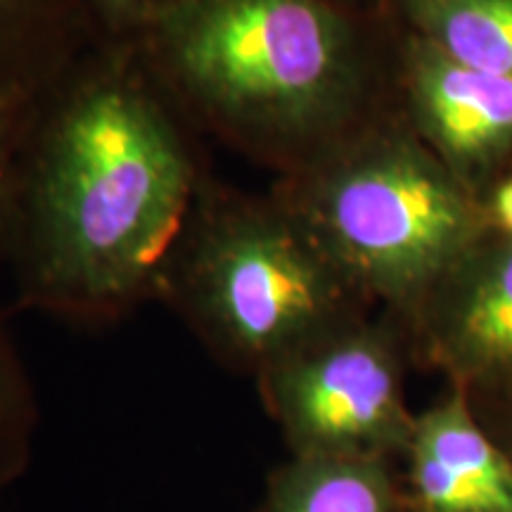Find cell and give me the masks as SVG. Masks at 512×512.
<instances>
[{
    "mask_svg": "<svg viewBox=\"0 0 512 512\" xmlns=\"http://www.w3.org/2000/svg\"><path fill=\"white\" fill-rule=\"evenodd\" d=\"M411 320L422 358L470 401H512V238L479 242Z\"/></svg>",
    "mask_w": 512,
    "mask_h": 512,
    "instance_id": "obj_6",
    "label": "cell"
},
{
    "mask_svg": "<svg viewBox=\"0 0 512 512\" xmlns=\"http://www.w3.org/2000/svg\"><path fill=\"white\" fill-rule=\"evenodd\" d=\"M67 0H0V100L46 86L60 67Z\"/></svg>",
    "mask_w": 512,
    "mask_h": 512,
    "instance_id": "obj_11",
    "label": "cell"
},
{
    "mask_svg": "<svg viewBox=\"0 0 512 512\" xmlns=\"http://www.w3.org/2000/svg\"><path fill=\"white\" fill-rule=\"evenodd\" d=\"M401 10L453 62L512 79V0H401Z\"/></svg>",
    "mask_w": 512,
    "mask_h": 512,
    "instance_id": "obj_10",
    "label": "cell"
},
{
    "mask_svg": "<svg viewBox=\"0 0 512 512\" xmlns=\"http://www.w3.org/2000/svg\"><path fill=\"white\" fill-rule=\"evenodd\" d=\"M392 460L292 456L273 472L264 512H399Z\"/></svg>",
    "mask_w": 512,
    "mask_h": 512,
    "instance_id": "obj_9",
    "label": "cell"
},
{
    "mask_svg": "<svg viewBox=\"0 0 512 512\" xmlns=\"http://www.w3.org/2000/svg\"><path fill=\"white\" fill-rule=\"evenodd\" d=\"M283 204L356 294L408 318L491 226L470 188L403 133L318 159Z\"/></svg>",
    "mask_w": 512,
    "mask_h": 512,
    "instance_id": "obj_3",
    "label": "cell"
},
{
    "mask_svg": "<svg viewBox=\"0 0 512 512\" xmlns=\"http://www.w3.org/2000/svg\"><path fill=\"white\" fill-rule=\"evenodd\" d=\"M403 76L420 136L467 188L510 155V76L463 67L415 34L403 46Z\"/></svg>",
    "mask_w": 512,
    "mask_h": 512,
    "instance_id": "obj_7",
    "label": "cell"
},
{
    "mask_svg": "<svg viewBox=\"0 0 512 512\" xmlns=\"http://www.w3.org/2000/svg\"><path fill=\"white\" fill-rule=\"evenodd\" d=\"M475 411L512 463V401H472Z\"/></svg>",
    "mask_w": 512,
    "mask_h": 512,
    "instance_id": "obj_15",
    "label": "cell"
},
{
    "mask_svg": "<svg viewBox=\"0 0 512 512\" xmlns=\"http://www.w3.org/2000/svg\"><path fill=\"white\" fill-rule=\"evenodd\" d=\"M486 214H489L491 226L501 228L505 238H512V178H508V181L494 190V197H491Z\"/></svg>",
    "mask_w": 512,
    "mask_h": 512,
    "instance_id": "obj_16",
    "label": "cell"
},
{
    "mask_svg": "<svg viewBox=\"0 0 512 512\" xmlns=\"http://www.w3.org/2000/svg\"><path fill=\"white\" fill-rule=\"evenodd\" d=\"M143 34L183 98L259 152L316 143L361 86L358 34L337 0H176Z\"/></svg>",
    "mask_w": 512,
    "mask_h": 512,
    "instance_id": "obj_2",
    "label": "cell"
},
{
    "mask_svg": "<svg viewBox=\"0 0 512 512\" xmlns=\"http://www.w3.org/2000/svg\"><path fill=\"white\" fill-rule=\"evenodd\" d=\"M100 15L121 31H143L176 0H93Z\"/></svg>",
    "mask_w": 512,
    "mask_h": 512,
    "instance_id": "obj_14",
    "label": "cell"
},
{
    "mask_svg": "<svg viewBox=\"0 0 512 512\" xmlns=\"http://www.w3.org/2000/svg\"><path fill=\"white\" fill-rule=\"evenodd\" d=\"M268 411L292 456H403L415 415L403 399L394 335L349 323L313 339L259 375Z\"/></svg>",
    "mask_w": 512,
    "mask_h": 512,
    "instance_id": "obj_5",
    "label": "cell"
},
{
    "mask_svg": "<svg viewBox=\"0 0 512 512\" xmlns=\"http://www.w3.org/2000/svg\"><path fill=\"white\" fill-rule=\"evenodd\" d=\"M171 280L202 335L259 375L354 320V287L283 202L211 211L178 254Z\"/></svg>",
    "mask_w": 512,
    "mask_h": 512,
    "instance_id": "obj_4",
    "label": "cell"
},
{
    "mask_svg": "<svg viewBox=\"0 0 512 512\" xmlns=\"http://www.w3.org/2000/svg\"><path fill=\"white\" fill-rule=\"evenodd\" d=\"M31 399L24 370L0 320V491L12 482L27 453Z\"/></svg>",
    "mask_w": 512,
    "mask_h": 512,
    "instance_id": "obj_12",
    "label": "cell"
},
{
    "mask_svg": "<svg viewBox=\"0 0 512 512\" xmlns=\"http://www.w3.org/2000/svg\"><path fill=\"white\" fill-rule=\"evenodd\" d=\"M38 93L41 88L31 95H22V98L0 100V268L8 266L10 254L19 143H22L24 126H27Z\"/></svg>",
    "mask_w": 512,
    "mask_h": 512,
    "instance_id": "obj_13",
    "label": "cell"
},
{
    "mask_svg": "<svg viewBox=\"0 0 512 512\" xmlns=\"http://www.w3.org/2000/svg\"><path fill=\"white\" fill-rule=\"evenodd\" d=\"M403 458L399 512H512V463L463 389L415 415Z\"/></svg>",
    "mask_w": 512,
    "mask_h": 512,
    "instance_id": "obj_8",
    "label": "cell"
},
{
    "mask_svg": "<svg viewBox=\"0 0 512 512\" xmlns=\"http://www.w3.org/2000/svg\"><path fill=\"white\" fill-rule=\"evenodd\" d=\"M195 171L128 62L50 76L17 155L8 266L27 304L102 313L171 283Z\"/></svg>",
    "mask_w": 512,
    "mask_h": 512,
    "instance_id": "obj_1",
    "label": "cell"
}]
</instances>
